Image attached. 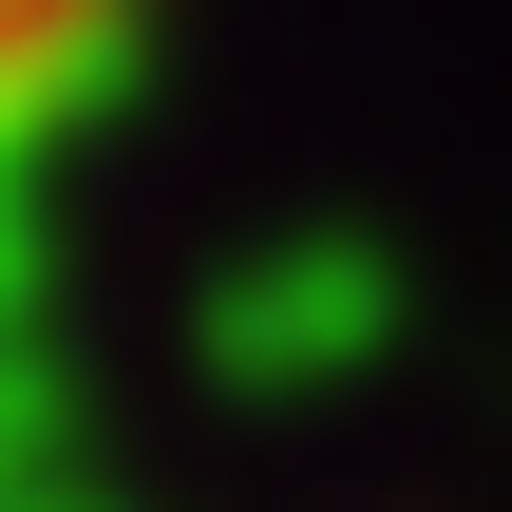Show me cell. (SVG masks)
<instances>
[{
    "mask_svg": "<svg viewBox=\"0 0 512 512\" xmlns=\"http://www.w3.org/2000/svg\"><path fill=\"white\" fill-rule=\"evenodd\" d=\"M95 38H114V0H0V114H19L38 76H76Z\"/></svg>",
    "mask_w": 512,
    "mask_h": 512,
    "instance_id": "obj_1",
    "label": "cell"
}]
</instances>
